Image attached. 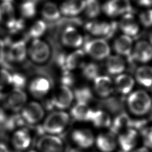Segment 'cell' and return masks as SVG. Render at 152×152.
<instances>
[{"instance_id": "cell-1", "label": "cell", "mask_w": 152, "mask_h": 152, "mask_svg": "<svg viewBox=\"0 0 152 152\" xmlns=\"http://www.w3.org/2000/svg\"><path fill=\"white\" fill-rule=\"evenodd\" d=\"M127 106L129 111L134 115L142 116L151 110L152 100L145 91L137 90L129 94Z\"/></svg>"}, {"instance_id": "cell-2", "label": "cell", "mask_w": 152, "mask_h": 152, "mask_svg": "<svg viewBox=\"0 0 152 152\" xmlns=\"http://www.w3.org/2000/svg\"><path fill=\"white\" fill-rule=\"evenodd\" d=\"M70 121L69 115L64 110H56L49 113L44 119L43 129L47 134L57 135L66 128Z\"/></svg>"}, {"instance_id": "cell-3", "label": "cell", "mask_w": 152, "mask_h": 152, "mask_svg": "<svg viewBox=\"0 0 152 152\" xmlns=\"http://www.w3.org/2000/svg\"><path fill=\"white\" fill-rule=\"evenodd\" d=\"M83 50L86 54L97 61L107 58L110 53V48L108 43L103 38L87 40L84 43Z\"/></svg>"}, {"instance_id": "cell-4", "label": "cell", "mask_w": 152, "mask_h": 152, "mask_svg": "<svg viewBox=\"0 0 152 152\" xmlns=\"http://www.w3.org/2000/svg\"><path fill=\"white\" fill-rule=\"evenodd\" d=\"M27 55L33 62L42 64L50 57V49L48 44L40 39H32L27 48Z\"/></svg>"}, {"instance_id": "cell-5", "label": "cell", "mask_w": 152, "mask_h": 152, "mask_svg": "<svg viewBox=\"0 0 152 152\" xmlns=\"http://www.w3.org/2000/svg\"><path fill=\"white\" fill-rule=\"evenodd\" d=\"M21 111L23 119L27 124L34 125L40 122L44 118L45 110L37 102H27Z\"/></svg>"}, {"instance_id": "cell-6", "label": "cell", "mask_w": 152, "mask_h": 152, "mask_svg": "<svg viewBox=\"0 0 152 152\" xmlns=\"http://www.w3.org/2000/svg\"><path fill=\"white\" fill-rule=\"evenodd\" d=\"M74 99V93L70 87L61 85L55 91L51 99V104L53 107L64 110L71 106Z\"/></svg>"}, {"instance_id": "cell-7", "label": "cell", "mask_w": 152, "mask_h": 152, "mask_svg": "<svg viewBox=\"0 0 152 152\" xmlns=\"http://www.w3.org/2000/svg\"><path fill=\"white\" fill-rule=\"evenodd\" d=\"M36 147L39 152H63L64 144L58 136L46 134L37 140Z\"/></svg>"}, {"instance_id": "cell-8", "label": "cell", "mask_w": 152, "mask_h": 152, "mask_svg": "<svg viewBox=\"0 0 152 152\" xmlns=\"http://www.w3.org/2000/svg\"><path fill=\"white\" fill-rule=\"evenodd\" d=\"M117 24L115 22L109 23L103 21L92 20L85 25L86 30L90 34L99 37H109L115 32Z\"/></svg>"}, {"instance_id": "cell-9", "label": "cell", "mask_w": 152, "mask_h": 152, "mask_svg": "<svg viewBox=\"0 0 152 152\" xmlns=\"http://www.w3.org/2000/svg\"><path fill=\"white\" fill-rule=\"evenodd\" d=\"M26 93L20 88H14L11 90L4 99V105L8 110L18 112L22 109L27 103Z\"/></svg>"}, {"instance_id": "cell-10", "label": "cell", "mask_w": 152, "mask_h": 152, "mask_svg": "<svg viewBox=\"0 0 152 152\" xmlns=\"http://www.w3.org/2000/svg\"><path fill=\"white\" fill-rule=\"evenodd\" d=\"M101 7L103 12L110 17L131 13L132 9L128 0H107Z\"/></svg>"}, {"instance_id": "cell-11", "label": "cell", "mask_w": 152, "mask_h": 152, "mask_svg": "<svg viewBox=\"0 0 152 152\" xmlns=\"http://www.w3.org/2000/svg\"><path fill=\"white\" fill-rule=\"evenodd\" d=\"M85 55L83 50L77 49L68 55H61L59 63L64 71H71L84 65Z\"/></svg>"}, {"instance_id": "cell-12", "label": "cell", "mask_w": 152, "mask_h": 152, "mask_svg": "<svg viewBox=\"0 0 152 152\" xmlns=\"http://www.w3.org/2000/svg\"><path fill=\"white\" fill-rule=\"evenodd\" d=\"M139 139L138 131L129 128L118 135L117 144L122 152H131L135 148Z\"/></svg>"}, {"instance_id": "cell-13", "label": "cell", "mask_w": 152, "mask_h": 152, "mask_svg": "<svg viewBox=\"0 0 152 152\" xmlns=\"http://www.w3.org/2000/svg\"><path fill=\"white\" fill-rule=\"evenodd\" d=\"M128 58L140 63L148 62L152 59V46L147 41H138L135 45L131 55Z\"/></svg>"}, {"instance_id": "cell-14", "label": "cell", "mask_w": 152, "mask_h": 152, "mask_svg": "<svg viewBox=\"0 0 152 152\" xmlns=\"http://www.w3.org/2000/svg\"><path fill=\"white\" fill-rule=\"evenodd\" d=\"M61 41L63 45L78 48L84 43V39L80 31L74 26H68L63 31L61 36Z\"/></svg>"}, {"instance_id": "cell-15", "label": "cell", "mask_w": 152, "mask_h": 152, "mask_svg": "<svg viewBox=\"0 0 152 152\" xmlns=\"http://www.w3.org/2000/svg\"><path fill=\"white\" fill-rule=\"evenodd\" d=\"M51 88L50 81L45 77H36L29 83L28 90L30 94L36 99L45 97Z\"/></svg>"}, {"instance_id": "cell-16", "label": "cell", "mask_w": 152, "mask_h": 152, "mask_svg": "<svg viewBox=\"0 0 152 152\" xmlns=\"http://www.w3.org/2000/svg\"><path fill=\"white\" fill-rule=\"evenodd\" d=\"M27 55V46L24 40L13 42L8 48L6 58L9 62L20 63L24 61Z\"/></svg>"}, {"instance_id": "cell-17", "label": "cell", "mask_w": 152, "mask_h": 152, "mask_svg": "<svg viewBox=\"0 0 152 152\" xmlns=\"http://www.w3.org/2000/svg\"><path fill=\"white\" fill-rule=\"evenodd\" d=\"M72 141L81 148H88L94 143L95 138L92 131L87 128H77L71 133Z\"/></svg>"}, {"instance_id": "cell-18", "label": "cell", "mask_w": 152, "mask_h": 152, "mask_svg": "<svg viewBox=\"0 0 152 152\" xmlns=\"http://www.w3.org/2000/svg\"><path fill=\"white\" fill-rule=\"evenodd\" d=\"M94 90L96 94L102 98L110 96L113 93L114 84L107 75H99L93 80Z\"/></svg>"}, {"instance_id": "cell-19", "label": "cell", "mask_w": 152, "mask_h": 152, "mask_svg": "<svg viewBox=\"0 0 152 152\" xmlns=\"http://www.w3.org/2000/svg\"><path fill=\"white\" fill-rule=\"evenodd\" d=\"M94 142L98 149L102 152H113L117 146L115 135L111 132L99 134Z\"/></svg>"}, {"instance_id": "cell-20", "label": "cell", "mask_w": 152, "mask_h": 152, "mask_svg": "<svg viewBox=\"0 0 152 152\" xmlns=\"http://www.w3.org/2000/svg\"><path fill=\"white\" fill-rule=\"evenodd\" d=\"M119 27L124 34L129 37H134L138 34L140 26L134 16L131 13H126L122 15Z\"/></svg>"}, {"instance_id": "cell-21", "label": "cell", "mask_w": 152, "mask_h": 152, "mask_svg": "<svg viewBox=\"0 0 152 152\" xmlns=\"http://www.w3.org/2000/svg\"><path fill=\"white\" fill-rule=\"evenodd\" d=\"M31 142V137L29 131L24 128L15 131L11 137V143L15 149L22 151L29 147Z\"/></svg>"}, {"instance_id": "cell-22", "label": "cell", "mask_w": 152, "mask_h": 152, "mask_svg": "<svg viewBox=\"0 0 152 152\" xmlns=\"http://www.w3.org/2000/svg\"><path fill=\"white\" fill-rule=\"evenodd\" d=\"M133 42L132 37L122 34L118 37L113 42V48L119 56L130 57L132 51Z\"/></svg>"}, {"instance_id": "cell-23", "label": "cell", "mask_w": 152, "mask_h": 152, "mask_svg": "<svg viewBox=\"0 0 152 152\" xmlns=\"http://www.w3.org/2000/svg\"><path fill=\"white\" fill-rule=\"evenodd\" d=\"M85 0H65L59 7L60 12L65 16H76L84 11Z\"/></svg>"}, {"instance_id": "cell-24", "label": "cell", "mask_w": 152, "mask_h": 152, "mask_svg": "<svg viewBox=\"0 0 152 152\" xmlns=\"http://www.w3.org/2000/svg\"><path fill=\"white\" fill-rule=\"evenodd\" d=\"M132 120L125 113L118 115L113 120L110 126V132L114 135H119L128 129L132 128Z\"/></svg>"}, {"instance_id": "cell-25", "label": "cell", "mask_w": 152, "mask_h": 152, "mask_svg": "<svg viewBox=\"0 0 152 152\" xmlns=\"http://www.w3.org/2000/svg\"><path fill=\"white\" fill-rule=\"evenodd\" d=\"M113 84L117 91L125 96L131 93L135 84V80L128 74H121L116 76Z\"/></svg>"}, {"instance_id": "cell-26", "label": "cell", "mask_w": 152, "mask_h": 152, "mask_svg": "<svg viewBox=\"0 0 152 152\" xmlns=\"http://www.w3.org/2000/svg\"><path fill=\"white\" fill-rule=\"evenodd\" d=\"M16 20L15 10L12 2L0 3V24L9 28Z\"/></svg>"}, {"instance_id": "cell-27", "label": "cell", "mask_w": 152, "mask_h": 152, "mask_svg": "<svg viewBox=\"0 0 152 152\" xmlns=\"http://www.w3.org/2000/svg\"><path fill=\"white\" fill-rule=\"evenodd\" d=\"M94 110L91 109L88 104L77 102L70 112L72 118L77 121H90Z\"/></svg>"}, {"instance_id": "cell-28", "label": "cell", "mask_w": 152, "mask_h": 152, "mask_svg": "<svg viewBox=\"0 0 152 152\" xmlns=\"http://www.w3.org/2000/svg\"><path fill=\"white\" fill-rule=\"evenodd\" d=\"M106 68L111 75H118L125 71L126 64L121 56L118 55H109L106 58Z\"/></svg>"}, {"instance_id": "cell-29", "label": "cell", "mask_w": 152, "mask_h": 152, "mask_svg": "<svg viewBox=\"0 0 152 152\" xmlns=\"http://www.w3.org/2000/svg\"><path fill=\"white\" fill-rule=\"evenodd\" d=\"M137 82L144 87H152V66L142 65L138 67L135 72Z\"/></svg>"}, {"instance_id": "cell-30", "label": "cell", "mask_w": 152, "mask_h": 152, "mask_svg": "<svg viewBox=\"0 0 152 152\" xmlns=\"http://www.w3.org/2000/svg\"><path fill=\"white\" fill-rule=\"evenodd\" d=\"M90 122L97 128H106L110 127L112 119L106 112L102 110H94Z\"/></svg>"}, {"instance_id": "cell-31", "label": "cell", "mask_w": 152, "mask_h": 152, "mask_svg": "<svg viewBox=\"0 0 152 152\" xmlns=\"http://www.w3.org/2000/svg\"><path fill=\"white\" fill-rule=\"evenodd\" d=\"M41 14L43 18L49 21L58 20L61 15L59 7L50 1H48L43 4L41 10Z\"/></svg>"}, {"instance_id": "cell-32", "label": "cell", "mask_w": 152, "mask_h": 152, "mask_svg": "<svg viewBox=\"0 0 152 152\" xmlns=\"http://www.w3.org/2000/svg\"><path fill=\"white\" fill-rule=\"evenodd\" d=\"M102 7L98 0H85L84 11L86 15L90 18H96L100 13Z\"/></svg>"}, {"instance_id": "cell-33", "label": "cell", "mask_w": 152, "mask_h": 152, "mask_svg": "<svg viewBox=\"0 0 152 152\" xmlns=\"http://www.w3.org/2000/svg\"><path fill=\"white\" fill-rule=\"evenodd\" d=\"M74 93V97L77 102L88 104L93 99V94L88 87H81L77 88Z\"/></svg>"}, {"instance_id": "cell-34", "label": "cell", "mask_w": 152, "mask_h": 152, "mask_svg": "<svg viewBox=\"0 0 152 152\" xmlns=\"http://www.w3.org/2000/svg\"><path fill=\"white\" fill-rule=\"evenodd\" d=\"M47 26L43 20H39L35 21L28 30V36L32 39H40L46 31Z\"/></svg>"}, {"instance_id": "cell-35", "label": "cell", "mask_w": 152, "mask_h": 152, "mask_svg": "<svg viewBox=\"0 0 152 152\" xmlns=\"http://www.w3.org/2000/svg\"><path fill=\"white\" fill-rule=\"evenodd\" d=\"M20 13L26 18H31L35 16L37 12L36 2L32 0L24 1L20 7Z\"/></svg>"}, {"instance_id": "cell-36", "label": "cell", "mask_w": 152, "mask_h": 152, "mask_svg": "<svg viewBox=\"0 0 152 152\" xmlns=\"http://www.w3.org/2000/svg\"><path fill=\"white\" fill-rule=\"evenodd\" d=\"M81 68L83 75L87 80L93 81L99 75L100 68L98 65L95 63L90 62L84 64Z\"/></svg>"}, {"instance_id": "cell-37", "label": "cell", "mask_w": 152, "mask_h": 152, "mask_svg": "<svg viewBox=\"0 0 152 152\" xmlns=\"http://www.w3.org/2000/svg\"><path fill=\"white\" fill-rule=\"evenodd\" d=\"M12 75L4 69H0V90L12 84Z\"/></svg>"}, {"instance_id": "cell-38", "label": "cell", "mask_w": 152, "mask_h": 152, "mask_svg": "<svg viewBox=\"0 0 152 152\" xmlns=\"http://www.w3.org/2000/svg\"><path fill=\"white\" fill-rule=\"evenodd\" d=\"M144 145L152 150V126H145L140 131Z\"/></svg>"}, {"instance_id": "cell-39", "label": "cell", "mask_w": 152, "mask_h": 152, "mask_svg": "<svg viewBox=\"0 0 152 152\" xmlns=\"http://www.w3.org/2000/svg\"><path fill=\"white\" fill-rule=\"evenodd\" d=\"M139 20L143 26L145 27H152V9L145 10L140 13Z\"/></svg>"}, {"instance_id": "cell-40", "label": "cell", "mask_w": 152, "mask_h": 152, "mask_svg": "<svg viewBox=\"0 0 152 152\" xmlns=\"http://www.w3.org/2000/svg\"><path fill=\"white\" fill-rule=\"evenodd\" d=\"M62 82L64 86H66L67 87H70L74 83V77L71 71H64V74L62 77Z\"/></svg>"}, {"instance_id": "cell-41", "label": "cell", "mask_w": 152, "mask_h": 152, "mask_svg": "<svg viewBox=\"0 0 152 152\" xmlns=\"http://www.w3.org/2000/svg\"><path fill=\"white\" fill-rule=\"evenodd\" d=\"M138 5L144 7H150L152 6V0H134Z\"/></svg>"}, {"instance_id": "cell-42", "label": "cell", "mask_w": 152, "mask_h": 152, "mask_svg": "<svg viewBox=\"0 0 152 152\" xmlns=\"http://www.w3.org/2000/svg\"><path fill=\"white\" fill-rule=\"evenodd\" d=\"M131 152H151V151L147 147H146L145 146H144V147H141L138 148L134 149Z\"/></svg>"}, {"instance_id": "cell-43", "label": "cell", "mask_w": 152, "mask_h": 152, "mask_svg": "<svg viewBox=\"0 0 152 152\" xmlns=\"http://www.w3.org/2000/svg\"><path fill=\"white\" fill-rule=\"evenodd\" d=\"M0 152H10V150L5 144L0 143Z\"/></svg>"}, {"instance_id": "cell-44", "label": "cell", "mask_w": 152, "mask_h": 152, "mask_svg": "<svg viewBox=\"0 0 152 152\" xmlns=\"http://www.w3.org/2000/svg\"><path fill=\"white\" fill-rule=\"evenodd\" d=\"M4 48H5V43L4 41L0 39V55H1L3 52L4 53Z\"/></svg>"}, {"instance_id": "cell-45", "label": "cell", "mask_w": 152, "mask_h": 152, "mask_svg": "<svg viewBox=\"0 0 152 152\" xmlns=\"http://www.w3.org/2000/svg\"><path fill=\"white\" fill-rule=\"evenodd\" d=\"M148 39L150 41V43L152 46V30L150 32V33L148 34Z\"/></svg>"}, {"instance_id": "cell-46", "label": "cell", "mask_w": 152, "mask_h": 152, "mask_svg": "<svg viewBox=\"0 0 152 152\" xmlns=\"http://www.w3.org/2000/svg\"><path fill=\"white\" fill-rule=\"evenodd\" d=\"M1 2L0 3L4 2H11V0H1Z\"/></svg>"}, {"instance_id": "cell-47", "label": "cell", "mask_w": 152, "mask_h": 152, "mask_svg": "<svg viewBox=\"0 0 152 152\" xmlns=\"http://www.w3.org/2000/svg\"><path fill=\"white\" fill-rule=\"evenodd\" d=\"M151 113H150V119L152 120V110L151 109Z\"/></svg>"}, {"instance_id": "cell-48", "label": "cell", "mask_w": 152, "mask_h": 152, "mask_svg": "<svg viewBox=\"0 0 152 152\" xmlns=\"http://www.w3.org/2000/svg\"><path fill=\"white\" fill-rule=\"evenodd\" d=\"M29 152H39V151H35V150H31Z\"/></svg>"}, {"instance_id": "cell-49", "label": "cell", "mask_w": 152, "mask_h": 152, "mask_svg": "<svg viewBox=\"0 0 152 152\" xmlns=\"http://www.w3.org/2000/svg\"><path fill=\"white\" fill-rule=\"evenodd\" d=\"M32 1H33L36 2V1H40V0H32Z\"/></svg>"}, {"instance_id": "cell-50", "label": "cell", "mask_w": 152, "mask_h": 152, "mask_svg": "<svg viewBox=\"0 0 152 152\" xmlns=\"http://www.w3.org/2000/svg\"><path fill=\"white\" fill-rule=\"evenodd\" d=\"M151 100H152V91H151Z\"/></svg>"}, {"instance_id": "cell-51", "label": "cell", "mask_w": 152, "mask_h": 152, "mask_svg": "<svg viewBox=\"0 0 152 152\" xmlns=\"http://www.w3.org/2000/svg\"><path fill=\"white\" fill-rule=\"evenodd\" d=\"M93 152H96V151H93Z\"/></svg>"}, {"instance_id": "cell-52", "label": "cell", "mask_w": 152, "mask_h": 152, "mask_svg": "<svg viewBox=\"0 0 152 152\" xmlns=\"http://www.w3.org/2000/svg\"><path fill=\"white\" fill-rule=\"evenodd\" d=\"M128 1H129V0H128Z\"/></svg>"}]
</instances>
